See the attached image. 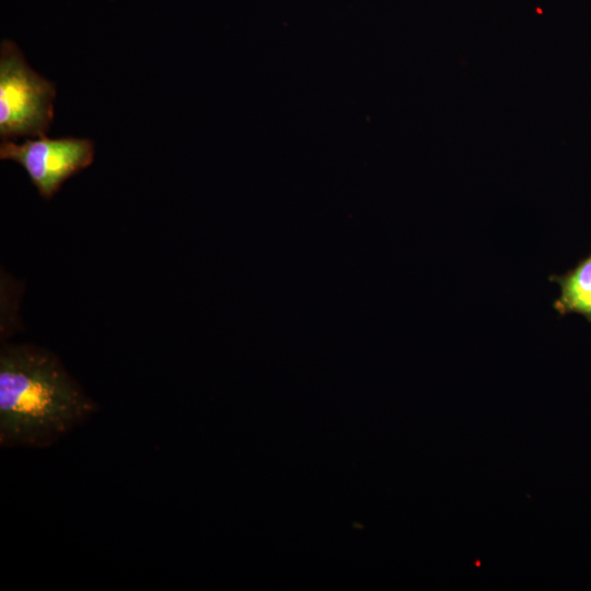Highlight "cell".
<instances>
[{
  "label": "cell",
  "instance_id": "obj_1",
  "mask_svg": "<svg viewBox=\"0 0 591 591\" xmlns=\"http://www.w3.org/2000/svg\"><path fill=\"white\" fill-rule=\"evenodd\" d=\"M96 412V403L49 350L32 344L1 348V447H50Z\"/></svg>",
  "mask_w": 591,
  "mask_h": 591
},
{
  "label": "cell",
  "instance_id": "obj_3",
  "mask_svg": "<svg viewBox=\"0 0 591 591\" xmlns=\"http://www.w3.org/2000/svg\"><path fill=\"white\" fill-rule=\"evenodd\" d=\"M0 158L19 163L39 195L50 199L66 179L93 162L94 146L89 139L71 137L44 136L22 143L5 140L0 144Z\"/></svg>",
  "mask_w": 591,
  "mask_h": 591
},
{
  "label": "cell",
  "instance_id": "obj_2",
  "mask_svg": "<svg viewBox=\"0 0 591 591\" xmlns=\"http://www.w3.org/2000/svg\"><path fill=\"white\" fill-rule=\"evenodd\" d=\"M53 82L35 72L11 40L0 46V138L44 137L54 118Z\"/></svg>",
  "mask_w": 591,
  "mask_h": 591
},
{
  "label": "cell",
  "instance_id": "obj_4",
  "mask_svg": "<svg viewBox=\"0 0 591 591\" xmlns=\"http://www.w3.org/2000/svg\"><path fill=\"white\" fill-rule=\"evenodd\" d=\"M549 281L559 288L554 310L560 316L578 314L591 323V253L565 274L549 276Z\"/></svg>",
  "mask_w": 591,
  "mask_h": 591
}]
</instances>
